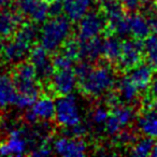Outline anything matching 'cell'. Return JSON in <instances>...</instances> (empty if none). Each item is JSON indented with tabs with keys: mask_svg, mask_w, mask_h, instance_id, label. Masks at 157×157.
<instances>
[{
	"mask_svg": "<svg viewBox=\"0 0 157 157\" xmlns=\"http://www.w3.org/2000/svg\"><path fill=\"white\" fill-rule=\"evenodd\" d=\"M116 81L115 73L109 65H100L78 80L82 93L88 97H100L109 93Z\"/></svg>",
	"mask_w": 157,
	"mask_h": 157,
	"instance_id": "6da1fadb",
	"label": "cell"
},
{
	"mask_svg": "<svg viewBox=\"0 0 157 157\" xmlns=\"http://www.w3.org/2000/svg\"><path fill=\"white\" fill-rule=\"evenodd\" d=\"M71 31V21L67 16H53L44 23L40 30L41 45L48 52H55L69 39Z\"/></svg>",
	"mask_w": 157,
	"mask_h": 157,
	"instance_id": "7a4b0ae2",
	"label": "cell"
},
{
	"mask_svg": "<svg viewBox=\"0 0 157 157\" xmlns=\"http://www.w3.org/2000/svg\"><path fill=\"white\" fill-rule=\"evenodd\" d=\"M55 120L67 129L81 123V112L75 97L71 94L63 95L55 101Z\"/></svg>",
	"mask_w": 157,
	"mask_h": 157,
	"instance_id": "3957f363",
	"label": "cell"
},
{
	"mask_svg": "<svg viewBox=\"0 0 157 157\" xmlns=\"http://www.w3.org/2000/svg\"><path fill=\"white\" fill-rule=\"evenodd\" d=\"M38 74L31 63L21 61L15 67L13 80L16 90L20 94L31 95L38 97L40 93V84L38 82Z\"/></svg>",
	"mask_w": 157,
	"mask_h": 157,
	"instance_id": "277c9868",
	"label": "cell"
},
{
	"mask_svg": "<svg viewBox=\"0 0 157 157\" xmlns=\"http://www.w3.org/2000/svg\"><path fill=\"white\" fill-rule=\"evenodd\" d=\"M145 52L144 42L140 39H128L122 42V52L118 58V67L122 70H130L142 63Z\"/></svg>",
	"mask_w": 157,
	"mask_h": 157,
	"instance_id": "5b68a950",
	"label": "cell"
},
{
	"mask_svg": "<svg viewBox=\"0 0 157 157\" xmlns=\"http://www.w3.org/2000/svg\"><path fill=\"white\" fill-rule=\"evenodd\" d=\"M105 17L103 14L96 11L88 12L85 16L78 21V38L80 41H85L96 38L105 30L107 26Z\"/></svg>",
	"mask_w": 157,
	"mask_h": 157,
	"instance_id": "8992f818",
	"label": "cell"
},
{
	"mask_svg": "<svg viewBox=\"0 0 157 157\" xmlns=\"http://www.w3.org/2000/svg\"><path fill=\"white\" fill-rule=\"evenodd\" d=\"M29 138L27 131L22 128H14L10 131L9 138L0 144V155L3 156H22L28 150Z\"/></svg>",
	"mask_w": 157,
	"mask_h": 157,
	"instance_id": "52a82bcc",
	"label": "cell"
},
{
	"mask_svg": "<svg viewBox=\"0 0 157 157\" xmlns=\"http://www.w3.org/2000/svg\"><path fill=\"white\" fill-rule=\"evenodd\" d=\"M53 151L61 156L82 157L86 154L87 144L81 138L65 136L55 140L53 143Z\"/></svg>",
	"mask_w": 157,
	"mask_h": 157,
	"instance_id": "ba28073f",
	"label": "cell"
},
{
	"mask_svg": "<svg viewBox=\"0 0 157 157\" xmlns=\"http://www.w3.org/2000/svg\"><path fill=\"white\" fill-rule=\"evenodd\" d=\"M55 117V101L50 96H42L37 98L30 109L27 110L25 118L30 124L38 121L48 122Z\"/></svg>",
	"mask_w": 157,
	"mask_h": 157,
	"instance_id": "9c48e42d",
	"label": "cell"
},
{
	"mask_svg": "<svg viewBox=\"0 0 157 157\" xmlns=\"http://www.w3.org/2000/svg\"><path fill=\"white\" fill-rule=\"evenodd\" d=\"M48 51L45 50L42 45L35 46L29 52V59L37 71L38 78L42 81L50 80L55 69L53 66V61L48 54Z\"/></svg>",
	"mask_w": 157,
	"mask_h": 157,
	"instance_id": "30bf717a",
	"label": "cell"
},
{
	"mask_svg": "<svg viewBox=\"0 0 157 157\" xmlns=\"http://www.w3.org/2000/svg\"><path fill=\"white\" fill-rule=\"evenodd\" d=\"M50 80L53 92L59 96H63L73 92L78 78L75 75V72L71 68H69V69L55 70Z\"/></svg>",
	"mask_w": 157,
	"mask_h": 157,
	"instance_id": "8fae6325",
	"label": "cell"
},
{
	"mask_svg": "<svg viewBox=\"0 0 157 157\" xmlns=\"http://www.w3.org/2000/svg\"><path fill=\"white\" fill-rule=\"evenodd\" d=\"M18 12L35 23H44L50 15L48 5L43 0H17Z\"/></svg>",
	"mask_w": 157,
	"mask_h": 157,
	"instance_id": "7c38bea8",
	"label": "cell"
},
{
	"mask_svg": "<svg viewBox=\"0 0 157 157\" xmlns=\"http://www.w3.org/2000/svg\"><path fill=\"white\" fill-rule=\"evenodd\" d=\"M147 109L138 120V128L151 138H157V101L148 97Z\"/></svg>",
	"mask_w": 157,
	"mask_h": 157,
	"instance_id": "4fadbf2b",
	"label": "cell"
},
{
	"mask_svg": "<svg viewBox=\"0 0 157 157\" xmlns=\"http://www.w3.org/2000/svg\"><path fill=\"white\" fill-rule=\"evenodd\" d=\"M31 50V45L23 40L14 37L13 40L2 45V54L8 63H18L23 61Z\"/></svg>",
	"mask_w": 157,
	"mask_h": 157,
	"instance_id": "5bb4252c",
	"label": "cell"
},
{
	"mask_svg": "<svg viewBox=\"0 0 157 157\" xmlns=\"http://www.w3.org/2000/svg\"><path fill=\"white\" fill-rule=\"evenodd\" d=\"M154 70L155 68L151 63H141L129 70L128 78L137 86L138 90L142 92L150 87L154 78Z\"/></svg>",
	"mask_w": 157,
	"mask_h": 157,
	"instance_id": "9a60e30c",
	"label": "cell"
},
{
	"mask_svg": "<svg viewBox=\"0 0 157 157\" xmlns=\"http://www.w3.org/2000/svg\"><path fill=\"white\" fill-rule=\"evenodd\" d=\"M63 12L71 22H78L90 11L93 0H61Z\"/></svg>",
	"mask_w": 157,
	"mask_h": 157,
	"instance_id": "2e32d148",
	"label": "cell"
},
{
	"mask_svg": "<svg viewBox=\"0 0 157 157\" xmlns=\"http://www.w3.org/2000/svg\"><path fill=\"white\" fill-rule=\"evenodd\" d=\"M17 94L13 78L9 74H0V108L5 109L9 105H14Z\"/></svg>",
	"mask_w": 157,
	"mask_h": 157,
	"instance_id": "e0dca14e",
	"label": "cell"
},
{
	"mask_svg": "<svg viewBox=\"0 0 157 157\" xmlns=\"http://www.w3.org/2000/svg\"><path fill=\"white\" fill-rule=\"evenodd\" d=\"M127 20H128L129 35H131L133 38L144 40L150 36L152 31L150 22L143 15L135 13L127 16Z\"/></svg>",
	"mask_w": 157,
	"mask_h": 157,
	"instance_id": "ac0fdd59",
	"label": "cell"
},
{
	"mask_svg": "<svg viewBox=\"0 0 157 157\" xmlns=\"http://www.w3.org/2000/svg\"><path fill=\"white\" fill-rule=\"evenodd\" d=\"M23 24L22 14L18 12L6 11L0 13V35L2 37H10L15 33L18 26Z\"/></svg>",
	"mask_w": 157,
	"mask_h": 157,
	"instance_id": "d6986e66",
	"label": "cell"
},
{
	"mask_svg": "<svg viewBox=\"0 0 157 157\" xmlns=\"http://www.w3.org/2000/svg\"><path fill=\"white\" fill-rule=\"evenodd\" d=\"M102 42L103 40L98 37L93 38L85 41H80V58L84 60H96L102 55Z\"/></svg>",
	"mask_w": 157,
	"mask_h": 157,
	"instance_id": "ffe728a7",
	"label": "cell"
},
{
	"mask_svg": "<svg viewBox=\"0 0 157 157\" xmlns=\"http://www.w3.org/2000/svg\"><path fill=\"white\" fill-rule=\"evenodd\" d=\"M103 15L108 21V25L116 23L126 16L124 13V7L120 0H99Z\"/></svg>",
	"mask_w": 157,
	"mask_h": 157,
	"instance_id": "44dd1931",
	"label": "cell"
},
{
	"mask_svg": "<svg viewBox=\"0 0 157 157\" xmlns=\"http://www.w3.org/2000/svg\"><path fill=\"white\" fill-rule=\"evenodd\" d=\"M117 90H118L120 99H122L125 102H128V103L136 101V99L138 98V95L140 93V90H138L137 86L128 78V75L124 76V78H122L118 81Z\"/></svg>",
	"mask_w": 157,
	"mask_h": 157,
	"instance_id": "7402d4cb",
	"label": "cell"
},
{
	"mask_svg": "<svg viewBox=\"0 0 157 157\" xmlns=\"http://www.w3.org/2000/svg\"><path fill=\"white\" fill-rule=\"evenodd\" d=\"M122 52V42L117 37H108L102 42V55L109 61H117Z\"/></svg>",
	"mask_w": 157,
	"mask_h": 157,
	"instance_id": "603a6c76",
	"label": "cell"
},
{
	"mask_svg": "<svg viewBox=\"0 0 157 157\" xmlns=\"http://www.w3.org/2000/svg\"><path fill=\"white\" fill-rule=\"evenodd\" d=\"M155 146L154 138H151L146 136L145 138L138 140L137 142L135 141L132 148H131V155L139 157H145L148 155H152L153 148Z\"/></svg>",
	"mask_w": 157,
	"mask_h": 157,
	"instance_id": "cb8c5ba5",
	"label": "cell"
},
{
	"mask_svg": "<svg viewBox=\"0 0 157 157\" xmlns=\"http://www.w3.org/2000/svg\"><path fill=\"white\" fill-rule=\"evenodd\" d=\"M111 114L120 122L123 128L128 126L135 118V112H133L132 108L127 107V105H115L112 109Z\"/></svg>",
	"mask_w": 157,
	"mask_h": 157,
	"instance_id": "d4e9b609",
	"label": "cell"
},
{
	"mask_svg": "<svg viewBox=\"0 0 157 157\" xmlns=\"http://www.w3.org/2000/svg\"><path fill=\"white\" fill-rule=\"evenodd\" d=\"M38 33H39V31H38L36 25L30 24V23H27V24L21 25L20 28H17V30L15 31L14 37L18 38V39L25 41L26 43L33 45L35 40L37 39Z\"/></svg>",
	"mask_w": 157,
	"mask_h": 157,
	"instance_id": "484cf974",
	"label": "cell"
},
{
	"mask_svg": "<svg viewBox=\"0 0 157 157\" xmlns=\"http://www.w3.org/2000/svg\"><path fill=\"white\" fill-rule=\"evenodd\" d=\"M145 54L148 63L157 69V35L148 36L144 42Z\"/></svg>",
	"mask_w": 157,
	"mask_h": 157,
	"instance_id": "4316f807",
	"label": "cell"
},
{
	"mask_svg": "<svg viewBox=\"0 0 157 157\" xmlns=\"http://www.w3.org/2000/svg\"><path fill=\"white\" fill-rule=\"evenodd\" d=\"M61 53L75 61L80 58V41L68 39L61 46Z\"/></svg>",
	"mask_w": 157,
	"mask_h": 157,
	"instance_id": "83f0119b",
	"label": "cell"
},
{
	"mask_svg": "<svg viewBox=\"0 0 157 157\" xmlns=\"http://www.w3.org/2000/svg\"><path fill=\"white\" fill-rule=\"evenodd\" d=\"M38 97L31 96V95H26V94H17V97L15 99V105L17 109L21 110H28L33 107V105L35 103V101L37 100Z\"/></svg>",
	"mask_w": 157,
	"mask_h": 157,
	"instance_id": "f1b7e54d",
	"label": "cell"
},
{
	"mask_svg": "<svg viewBox=\"0 0 157 157\" xmlns=\"http://www.w3.org/2000/svg\"><path fill=\"white\" fill-rule=\"evenodd\" d=\"M53 61V66H54L55 70H60V69H69L72 68L73 66L74 60H72L71 58H69L68 56H66L63 53H59L57 54L54 58L52 59Z\"/></svg>",
	"mask_w": 157,
	"mask_h": 157,
	"instance_id": "f546056e",
	"label": "cell"
},
{
	"mask_svg": "<svg viewBox=\"0 0 157 157\" xmlns=\"http://www.w3.org/2000/svg\"><path fill=\"white\" fill-rule=\"evenodd\" d=\"M110 115V112L105 107H97L93 112V122L98 126H105L108 117Z\"/></svg>",
	"mask_w": 157,
	"mask_h": 157,
	"instance_id": "4dcf8cb0",
	"label": "cell"
},
{
	"mask_svg": "<svg viewBox=\"0 0 157 157\" xmlns=\"http://www.w3.org/2000/svg\"><path fill=\"white\" fill-rule=\"evenodd\" d=\"M92 68L93 67L90 66V61H88V60H84V61H82V63H78V65L75 67V70H74L78 80H81V78H83L84 76H85L86 74L90 71V69H92Z\"/></svg>",
	"mask_w": 157,
	"mask_h": 157,
	"instance_id": "1f68e13d",
	"label": "cell"
},
{
	"mask_svg": "<svg viewBox=\"0 0 157 157\" xmlns=\"http://www.w3.org/2000/svg\"><path fill=\"white\" fill-rule=\"evenodd\" d=\"M52 153H53V147H51L46 142H43V143L40 144L37 148L31 151L30 155L37 156V157H41V156H48V155H51Z\"/></svg>",
	"mask_w": 157,
	"mask_h": 157,
	"instance_id": "d6a6232c",
	"label": "cell"
},
{
	"mask_svg": "<svg viewBox=\"0 0 157 157\" xmlns=\"http://www.w3.org/2000/svg\"><path fill=\"white\" fill-rule=\"evenodd\" d=\"M68 129H69V131H70V132L68 133V136H71V137L81 138L87 133V126L82 124V123H78V125H75V126L71 127V128H68Z\"/></svg>",
	"mask_w": 157,
	"mask_h": 157,
	"instance_id": "836d02e7",
	"label": "cell"
},
{
	"mask_svg": "<svg viewBox=\"0 0 157 157\" xmlns=\"http://www.w3.org/2000/svg\"><path fill=\"white\" fill-rule=\"evenodd\" d=\"M48 12L51 16H58L63 13V3L60 0L58 1H51L48 5Z\"/></svg>",
	"mask_w": 157,
	"mask_h": 157,
	"instance_id": "e575fe53",
	"label": "cell"
},
{
	"mask_svg": "<svg viewBox=\"0 0 157 157\" xmlns=\"http://www.w3.org/2000/svg\"><path fill=\"white\" fill-rule=\"evenodd\" d=\"M118 139H120V141L122 142V143L124 144H128V143H133V142L136 141V136L133 132H131V131L129 130H124V131H121L120 133H118Z\"/></svg>",
	"mask_w": 157,
	"mask_h": 157,
	"instance_id": "d590c367",
	"label": "cell"
},
{
	"mask_svg": "<svg viewBox=\"0 0 157 157\" xmlns=\"http://www.w3.org/2000/svg\"><path fill=\"white\" fill-rule=\"evenodd\" d=\"M120 2L125 9L129 10V11H135L141 6L143 2V0H120Z\"/></svg>",
	"mask_w": 157,
	"mask_h": 157,
	"instance_id": "8d00e7d4",
	"label": "cell"
},
{
	"mask_svg": "<svg viewBox=\"0 0 157 157\" xmlns=\"http://www.w3.org/2000/svg\"><path fill=\"white\" fill-rule=\"evenodd\" d=\"M105 103L107 105H110V107H115V105H118V100H120V96L118 94H113V93H110V94H105Z\"/></svg>",
	"mask_w": 157,
	"mask_h": 157,
	"instance_id": "74e56055",
	"label": "cell"
},
{
	"mask_svg": "<svg viewBox=\"0 0 157 157\" xmlns=\"http://www.w3.org/2000/svg\"><path fill=\"white\" fill-rule=\"evenodd\" d=\"M150 98L152 100L157 101V78H153L152 83L150 85Z\"/></svg>",
	"mask_w": 157,
	"mask_h": 157,
	"instance_id": "f35d334b",
	"label": "cell"
},
{
	"mask_svg": "<svg viewBox=\"0 0 157 157\" xmlns=\"http://www.w3.org/2000/svg\"><path fill=\"white\" fill-rule=\"evenodd\" d=\"M148 22H150L152 31L155 33V35H157V13L153 14V15L151 16L150 20H148Z\"/></svg>",
	"mask_w": 157,
	"mask_h": 157,
	"instance_id": "ab89813d",
	"label": "cell"
},
{
	"mask_svg": "<svg viewBox=\"0 0 157 157\" xmlns=\"http://www.w3.org/2000/svg\"><path fill=\"white\" fill-rule=\"evenodd\" d=\"M13 0H0V9H7L12 5Z\"/></svg>",
	"mask_w": 157,
	"mask_h": 157,
	"instance_id": "60d3db41",
	"label": "cell"
},
{
	"mask_svg": "<svg viewBox=\"0 0 157 157\" xmlns=\"http://www.w3.org/2000/svg\"><path fill=\"white\" fill-rule=\"evenodd\" d=\"M152 156L157 157V144H155L154 148H153V152H152Z\"/></svg>",
	"mask_w": 157,
	"mask_h": 157,
	"instance_id": "b9f144b4",
	"label": "cell"
},
{
	"mask_svg": "<svg viewBox=\"0 0 157 157\" xmlns=\"http://www.w3.org/2000/svg\"><path fill=\"white\" fill-rule=\"evenodd\" d=\"M2 36L0 35V48H1V46H2Z\"/></svg>",
	"mask_w": 157,
	"mask_h": 157,
	"instance_id": "7bdbcfd3",
	"label": "cell"
},
{
	"mask_svg": "<svg viewBox=\"0 0 157 157\" xmlns=\"http://www.w3.org/2000/svg\"><path fill=\"white\" fill-rule=\"evenodd\" d=\"M50 1H58V0H50Z\"/></svg>",
	"mask_w": 157,
	"mask_h": 157,
	"instance_id": "ee69618b",
	"label": "cell"
}]
</instances>
